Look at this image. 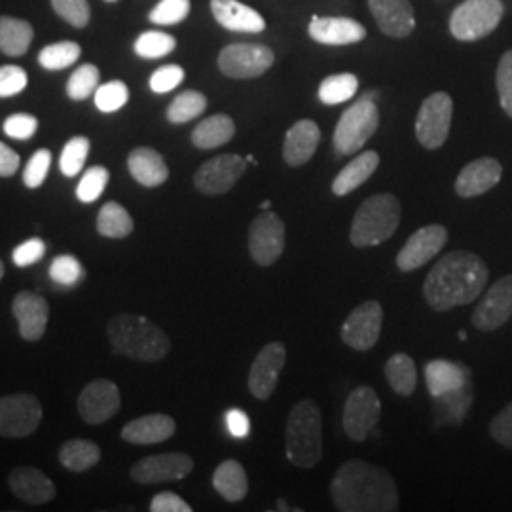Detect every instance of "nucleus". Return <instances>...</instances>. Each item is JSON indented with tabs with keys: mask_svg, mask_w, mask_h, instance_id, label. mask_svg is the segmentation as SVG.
<instances>
[{
	"mask_svg": "<svg viewBox=\"0 0 512 512\" xmlns=\"http://www.w3.org/2000/svg\"><path fill=\"white\" fill-rule=\"evenodd\" d=\"M490 270L471 251H452L442 256L423 283V296L429 308L450 311L473 304L484 293Z\"/></svg>",
	"mask_w": 512,
	"mask_h": 512,
	"instance_id": "1",
	"label": "nucleus"
},
{
	"mask_svg": "<svg viewBox=\"0 0 512 512\" xmlns=\"http://www.w3.org/2000/svg\"><path fill=\"white\" fill-rule=\"evenodd\" d=\"M332 503L342 512L399 511V490L385 469L361 459L346 461L330 482Z\"/></svg>",
	"mask_w": 512,
	"mask_h": 512,
	"instance_id": "2",
	"label": "nucleus"
},
{
	"mask_svg": "<svg viewBox=\"0 0 512 512\" xmlns=\"http://www.w3.org/2000/svg\"><path fill=\"white\" fill-rule=\"evenodd\" d=\"M112 351L143 363H158L171 351V340L164 330L145 317L120 313L114 315L107 327Z\"/></svg>",
	"mask_w": 512,
	"mask_h": 512,
	"instance_id": "3",
	"label": "nucleus"
},
{
	"mask_svg": "<svg viewBox=\"0 0 512 512\" xmlns=\"http://www.w3.org/2000/svg\"><path fill=\"white\" fill-rule=\"evenodd\" d=\"M287 459L300 469H313L323 458V416L315 401L294 404L285 431Z\"/></svg>",
	"mask_w": 512,
	"mask_h": 512,
	"instance_id": "4",
	"label": "nucleus"
},
{
	"mask_svg": "<svg viewBox=\"0 0 512 512\" xmlns=\"http://www.w3.org/2000/svg\"><path fill=\"white\" fill-rule=\"evenodd\" d=\"M401 224V202L393 194H376L366 198L357 209L349 241L353 247H376L393 238Z\"/></svg>",
	"mask_w": 512,
	"mask_h": 512,
	"instance_id": "5",
	"label": "nucleus"
},
{
	"mask_svg": "<svg viewBox=\"0 0 512 512\" xmlns=\"http://www.w3.org/2000/svg\"><path fill=\"white\" fill-rule=\"evenodd\" d=\"M380 126V112L376 105V92L368 93L351 105L334 129V148L340 156H349L365 147L366 141Z\"/></svg>",
	"mask_w": 512,
	"mask_h": 512,
	"instance_id": "6",
	"label": "nucleus"
},
{
	"mask_svg": "<svg viewBox=\"0 0 512 512\" xmlns=\"http://www.w3.org/2000/svg\"><path fill=\"white\" fill-rule=\"evenodd\" d=\"M503 18V0H465L450 18V33L473 42L494 33Z\"/></svg>",
	"mask_w": 512,
	"mask_h": 512,
	"instance_id": "7",
	"label": "nucleus"
},
{
	"mask_svg": "<svg viewBox=\"0 0 512 512\" xmlns=\"http://www.w3.org/2000/svg\"><path fill=\"white\" fill-rule=\"evenodd\" d=\"M452 114L454 101L448 93H433L421 103L416 118V137L421 147L435 150L446 143L452 128Z\"/></svg>",
	"mask_w": 512,
	"mask_h": 512,
	"instance_id": "8",
	"label": "nucleus"
},
{
	"mask_svg": "<svg viewBox=\"0 0 512 512\" xmlns=\"http://www.w3.org/2000/svg\"><path fill=\"white\" fill-rule=\"evenodd\" d=\"M40 421L42 404L35 395L18 393L0 397V437H29L37 431Z\"/></svg>",
	"mask_w": 512,
	"mask_h": 512,
	"instance_id": "9",
	"label": "nucleus"
},
{
	"mask_svg": "<svg viewBox=\"0 0 512 512\" xmlns=\"http://www.w3.org/2000/svg\"><path fill=\"white\" fill-rule=\"evenodd\" d=\"M382 416V403L374 387L359 385L349 393L344 406V431L349 439L363 442L378 425Z\"/></svg>",
	"mask_w": 512,
	"mask_h": 512,
	"instance_id": "10",
	"label": "nucleus"
},
{
	"mask_svg": "<svg viewBox=\"0 0 512 512\" xmlns=\"http://www.w3.org/2000/svg\"><path fill=\"white\" fill-rule=\"evenodd\" d=\"M274 52L262 44H230L219 54L220 73L228 78H256L274 65Z\"/></svg>",
	"mask_w": 512,
	"mask_h": 512,
	"instance_id": "11",
	"label": "nucleus"
},
{
	"mask_svg": "<svg viewBox=\"0 0 512 512\" xmlns=\"http://www.w3.org/2000/svg\"><path fill=\"white\" fill-rule=\"evenodd\" d=\"M384 308L376 300H366L359 308L351 311L344 321L340 336L342 342L355 351H368L374 348L382 334Z\"/></svg>",
	"mask_w": 512,
	"mask_h": 512,
	"instance_id": "12",
	"label": "nucleus"
},
{
	"mask_svg": "<svg viewBox=\"0 0 512 512\" xmlns=\"http://www.w3.org/2000/svg\"><path fill=\"white\" fill-rule=\"evenodd\" d=\"M285 251V222L272 211L258 215L249 226V253L258 266H272Z\"/></svg>",
	"mask_w": 512,
	"mask_h": 512,
	"instance_id": "13",
	"label": "nucleus"
},
{
	"mask_svg": "<svg viewBox=\"0 0 512 512\" xmlns=\"http://www.w3.org/2000/svg\"><path fill=\"white\" fill-rule=\"evenodd\" d=\"M247 169V160L238 154L217 156L196 171L194 184L205 196H220L230 192Z\"/></svg>",
	"mask_w": 512,
	"mask_h": 512,
	"instance_id": "14",
	"label": "nucleus"
},
{
	"mask_svg": "<svg viewBox=\"0 0 512 512\" xmlns=\"http://www.w3.org/2000/svg\"><path fill=\"white\" fill-rule=\"evenodd\" d=\"M512 317V274L497 279L473 311V325L480 332H494Z\"/></svg>",
	"mask_w": 512,
	"mask_h": 512,
	"instance_id": "15",
	"label": "nucleus"
},
{
	"mask_svg": "<svg viewBox=\"0 0 512 512\" xmlns=\"http://www.w3.org/2000/svg\"><path fill=\"white\" fill-rule=\"evenodd\" d=\"M448 241V230L440 224L423 226L414 232L397 255V268L401 272H414L439 255Z\"/></svg>",
	"mask_w": 512,
	"mask_h": 512,
	"instance_id": "16",
	"label": "nucleus"
},
{
	"mask_svg": "<svg viewBox=\"0 0 512 512\" xmlns=\"http://www.w3.org/2000/svg\"><path fill=\"white\" fill-rule=\"evenodd\" d=\"M194 459L181 452H169V454H158L150 458L137 461L129 475L139 484H162V482H173L183 480L192 473Z\"/></svg>",
	"mask_w": 512,
	"mask_h": 512,
	"instance_id": "17",
	"label": "nucleus"
},
{
	"mask_svg": "<svg viewBox=\"0 0 512 512\" xmlns=\"http://www.w3.org/2000/svg\"><path fill=\"white\" fill-rule=\"evenodd\" d=\"M122 406L120 391L110 380H93L78 397V412L90 425H101L118 414Z\"/></svg>",
	"mask_w": 512,
	"mask_h": 512,
	"instance_id": "18",
	"label": "nucleus"
},
{
	"mask_svg": "<svg viewBox=\"0 0 512 512\" xmlns=\"http://www.w3.org/2000/svg\"><path fill=\"white\" fill-rule=\"evenodd\" d=\"M287 361V349L281 342H272L260 349L249 372V391L260 401H268L274 395L279 374Z\"/></svg>",
	"mask_w": 512,
	"mask_h": 512,
	"instance_id": "19",
	"label": "nucleus"
},
{
	"mask_svg": "<svg viewBox=\"0 0 512 512\" xmlns=\"http://www.w3.org/2000/svg\"><path fill=\"white\" fill-rule=\"evenodd\" d=\"M12 313L18 319L19 334L27 342H37L48 329V302L37 293H19L12 302Z\"/></svg>",
	"mask_w": 512,
	"mask_h": 512,
	"instance_id": "20",
	"label": "nucleus"
},
{
	"mask_svg": "<svg viewBox=\"0 0 512 512\" xmlns=\"http://www.w3.org/2000/svg\"><path fill=\"white\" fill-rule=\"evenodd\" d=\"M503 177V165L495 158H478L465 165L456 179L459 198H476L490 192Z\"/></svg>",
	"mask_w": 512,
	"mask_h": 512,
	"instance_id": "21",
	"label": "nucleus"
},
{
	"mask_svg": "<svg viewBox=\"0 0 512 512\" xmlns=\"http://www.w3.org/2000/svg\"><path fill=\"white\" fill-rule=\"evenodd\" d=\"M368 6L378 27L387 37H408L416 27L410 0H368Z\"/></svg>",
	"mask_w": 512,
	"mask_h": 512,
	"instance_id": "22",
	"label": "nucleus"
},
{
	"mask_svg": "<svg viewBox=\"0 0 512 512\" xmlns=\"http://www.w3.org/2000/svg\"><path fill=\"white\" fill-rule=\"evenodd\" d=\"M310 37L325 46H346L365 40L366 29L351 18H321L313 16L310 23Z\"/></svg>",
	"mask_w": 512,
	"mask_h": 512,
	"instance_id": "23",
	"label": "nucleus"
},
{
	"mask_svg": "<svg viewBox=\"0 0 512 512\" xmlns=\"http://www.w3.org/2000/svg\"><path fill=\"white\" fill-rule=\"evenodd\" d=\"M12 494L29 505H44L55 497V484L37 467H18L8 476Z\"/></svg>",
	"mask_w": 512,
	"mask_h": 512,
	"instance_id": "24",
	"label": "nucleus"
},
{
	"mask_svg": "<svg viewBox=\"0 0 512 512\" xmlns=\"http://www.w3.org/2000/svg\"><path fill=\"white\" fill-rule=\"evenodd\" d=\"M211 12L224 29L234 33H262L266 29L264 18L238 0H211Z\"/></svg>",
	"mask_w": 512,
	"mask_h": 512,
	"instance_id": "25",
	"label": "nucleus"
},
{
	"mask_svg": "<svg viewBox=\"0 0 512 512\" xmlns=\"http://www.w3.org/2000/svg\"><path fill=\"white\" fill-rule=\"evenodd\" d=\"M319 141H321L319 126L313 120H298L285 135L283 158L287 165L300 167L308 164L319 147Z\"/></svg>",
	"mask_w": 512,
	"mask_h": 512,
	"instance_id": "26",
	"label": "nucleus"
},
{
	"mask_svg": "<svg viewBox=\"0 0 512 512\" xmlns=\"http://www.w3.org/2000/svg\"><path fill=\"white\" fill-rule=\"evenodd\" d=\"M175 429H177V423L173 418L165 414H148L124 425L122 439L129 444H139V446L160 444L171 439L175 435Z\"/></svg>",
	"mask_w": 512,
	"mask_h": 512,
	"instance_id": "27",
	"label": "nucleus"
},
{
	"mask_svg": "<svg viewBox=\"0 0 512 512\" xmlns=\"http://www.w3.org/2000/svg\"><path fill=\"white\" fill-rule=\"evenodd\" d=\"M128 169L131 177L147 188H156L169 179V167L164 156L154 148L139 147L129 152Z\"/></svg>",
	"mask_w": 512,
	"mask_h": 512,
	"instance_id": "28",
	"label": "nucleus"
},
{
	"mask_svg": "<svg viewBox=\"0 0 512 512\" xmlns=\"http://www.w3.org/2000/svg\"><path fill=\"white\" fill-rule=\"evenodd\" d=\"M473 380L471 370L461 363L435 359L425 365V382L431 397L456 391L461 385Z\"/></svg>",
	"mask_w": 512,
	"mask_h": 512,
	"instance_id": "29",
	"label": "nucleus"
},
{
	"mask_svg": "<svg viewBox=\"0 0 512 512\" xmlns=\"http://www.w3.org/2000/svg\"><path fill=\"white\" fill-rule=\"evenodd\" d=\"M378 165H380L378 152L366 150L363 154H359L336 175V179L332 181V192L336 196H348L372 177Z\"/></svg>",
	"mask_w": 512,
	"mask_h": 512,
	"instance_id": "30",
	"label": "nucleus"
},
{
	"mask_svg": "<svg viewBox=\"0 0 512 512\" xmlns=\"http://www.w3.org/2000/svg\"><path fill=\"white\" fill-rule=\"evenodd\" d=\"M473 404V380L461 385L456 391L433 397L435 408V425H459L465 420Z\"/></svg>",
	"mask_w": 512,
	"mask_h": 512,
	"instance_id": "31",
	"label": "nucleus"
},
{
	"mask_svg": "<svg viewBox=\"0 0 512 512\" xmlns=\"http://www.w3.org/2000/svg\"><path fill=\"white\" fill-rule=\"evenodd\" d=\"M236 135V124L226 114H215L205 118L192 131V143L202 150H213L230 143Z\"/></svg>",
	"mask_w": 512,
	"mask_h": 512,
	"instance_id": "32",
	"label": "nucleus"
},
{
	"mask_svg": "<svg viewBox=\"0 0 512 512\" xmlns=\"http://www.w3.org/2000/svg\"><path fill=\"white\" fill-rule=\"evenodd\" d=\"M213 486L226 501L238 503L249 492V480L243 465L236 459H226L215 469Z\"/></svg>",
	"mask_w": 512,
	"mask_h": 512,
	"instance_id": "33",
	"label": "nucleus"
},
{
	"mask_svg": "<svg viewBox=\"0 0 512 512\" xmlns=\"http://www.w3.org/2000/svg\"><path fill=\"white\" fill-rule=\"evenodd\" d=\"M385 378L391 385V389L401 395V397H410L416 391L418 385V370L416 363L410 355L406 353H395L393 357H389V361L385 363Z\"/></svg>",
	"mask_w": 512,
	"mask_h": 512,
	"instance_id": "34",
	"label": "nucleus"
},
{
	"mask_svg": "<svg viewBox=\"0 0 512 512\" xmlns=\"http://www.w3.org/2000/svg\"><path fill=\"white\" fill-rule=\"evenodd\" d=\"M101 459V448L92 440H67L59 450V461L73 473H84L95 467Z\"/></svg>",
	"mask_w": 512,
	"mask_h": 512,
	"instance_id": "35",
	"label": "nucleus"
},
{
	"mask_svg": "<svg viewBox=\"0 0 512 512\" xmlns=\"http://www.w3.org/2000/svg\"><path fill=\"white\" fill-rule=\"evenodd\" d=\"M33 42V27L29 21L18 18H0V52L19 57L29 50Z\"/></svg>",
	"mask_w": 512,
	"mask_h": 512,
	"instance_id": "36",
	"label": "nucleus"
},
{
	"mask_svg": "<svg viewBox=\"0 0 512 512\" xmlns=\"http://www.w3.org/2000/svg\"><path fill=\"white\" fill-rule=\"evenodd\" d=\"M97 232L103 238L124 239L133 232V219L118 202L105 203L97 217Z\"/></svg>",
	"mask_w": 512,
	"mask_h": 512,
	"instance_id": "37",
	"label": "nucleus"
},
{
	"mask_svg": "<svg viewBox=\"0 0 512 512\" xmlns=\"http://www.w3.org/2000/svg\"><path fill=\"white\" fill-rule=\"evenodd\" d=\"M359 90V80L351 73L330 74L319 86V99L325 105H340L349 101Z\"/></svg>",
	"mask_w": 512,
	"mask_h": 512,
	"instance_id": "38",
	"label": "nucleus"
},
{
	"mask_svg": "<svg viewBox=\"0 0 512 512\" xmlns=\"http://www.w3.org/2000/svg\"><path fill=\"white\" fill-rule=\"evenodd\" d=\"M205 109H207V97L196 90H186L171 101L167 109V120L171 124H186L202 116Z\"/></svg>",
	"mask_w": 512,
	"mask_h": 512,
	"instance_id": "39",
	"label": "nucleus"
},
{
	"mask_svg": "<svg viewBox=\"0 0 512 512\" xmlns=\"http://www.w3.org/2000/svg\"><path fill=\"white\" fill-rule=\"evenodd\" d=\"M80 54H82V50L76 42H55L40 52L38 63L46 71H63V69L74 65Z\"/></svg>",
	"mask_w": 512,
	"mask_h": 512,
	"instance_id": "40",
	"label": "nucleus"
},
{
	"mask_svg": "<svg viewBox=\"0 0 512 512\" xmlns=\"http://www.w3.org/2000/svg\"><path fill=\"white\" fill-rule=\"evenodd\" d=\"M90 139L88 137H73L61 152V158H59V169L65 177H76L82 167L86 164V158L90 154Z\"/></svg>",
	"mask_w": 512,
	"mask_h": 512,
	"instance_id": "41",
	"label": "nucleus"
},
{
	"mask_svg": "<svg viewBox=\"0 0 512 512\" xmlns=\"http://www.w3.org/2000/svg\"><path fill=\"white\" fill-rule=\"evenodd\" d=\"M177 46V40L162 31H147L135 40V54L143 59H160L171 54Z\"/></svg>",
	"mask_w": 512,
	"mask_h": 512,
	"instance_id": "42",
	"label": "nucleus"
},
{
	"mask_svg": "<svg viewBox=\"0 0 512 512\" xmlns=\"http://www.w3.org/2000/svg\"><path fill=\"white\" fill-rule=\"evenodd\" d=\"M99 69L95 65H80L67 82V95L73 101H84L99 88Z\"/></svg>",
	"mask_w": 512,
	"mask_h": 512,
	"instance_id": "43",
	"label": "nucleus"
},
{
	"mask_svg": "<svg viewBox=\"0 0 512 512\" xmlns=\"http://www.w3.org/2000/svg\"><path fill=\"white\" fill-rule=\"evenodd\" d=\"M109 169L103 165H93L90 167L84 177L80 179L78 188H76V198L82 203H93L101 198L109 184Z\"/></svg>",
	"mask_w": 512,
	"mask_h": 512,
	"instance_id": "44",
	"label": "nucleus"
},
{
	"mask_svg": "<svg viewBox=\"0 0 512 512\" xmlns=\"http://www.w3.org/2000/svg\"><path fill=\"white\" fill-rule=\"evenodd\" d=\"M95 97V107L101 112H116L122 109L129 101L128 86L120 80H110L107 84L99 86L97 92L93 93Z\"/></svg>",
	"mask_w": 512,
	"mask_h": 512,
	"instance_id": "45",
	"label": "nucleus"
},
{
	"mask_svg": "<svg viewBox=\"0 0 512 512\" xmlns=\"http://www.w3.org/2000/svg\"><path fill=\"white\" fill-rule=\"evenodd\" d=\"M190 14V0H160L148 19L156 25H177Z\"/></svg>",
	"mask_w": 512,
	"mask_h": 512,
	"instance_id": "46",
	"label": "nucleus"
},
{
	"mask_svg": "<svg viewBox=\"0 0 512 512\" xmlns=\"http://www.w3.org/2000/svg\"><path fill=\"white\" fill-rule=\"evenodd\" d=\"M52 6L57 16H61L76 29H84L90 23L88 0H52Z\"/></svg>",
	"mask_w": 512,
	"mask_h": 512,
	"instance_id": "47",
	"label": "nucleus"
},
{
	"mask_svg": "<svg viewBox=\"0 0 512 512\" xmlns=\"http://www.w3.org/2000/svg\"><path fill=\"white\" fill-rule=\"evenodd\" d=\"M82 275H84V270H82L78 258L71 255L57 256L50 266V277L63 287H73L82 279Z\"/></svg>",
	"mask_w": 512,
	"mask_h": 512,
	"instance_id": "48",
	"label": "nucleus"
},
{
	"mask_svg": "<svg viewBox=\"0 0 512 512\" xmlns=\"http://www.w3.org/2000/svg\"><path fill=\"white\" fill-rule=\"evenodd\" d=\"M495 84H497L501 109L505 110L512 118V50L505 52L499 59Z\"/></svg>",
	"mask_w": 512,
	"mask_h": 512,
	"instance_id": "49",
	"label": "nucleus"
},
{
	"mask_svg": "<svg viewBox=\"0 0 512 512\" xmlns=\"http://www.w3.org/2000/svg\"><path fill=\"white\" fill-rule=\"evenodd\" d=\"M50 165H52V152L46 150V148L37 150L31 156L29 164H27L25 171H23V183H25V186L27 188H38L40 184L44 183L46 177H48Z\"/></svg>",
	"mask_w": 512,
	"mask_h": 512,
	"instance_id": "50",
	"label": "nucleus"
},
{
	"mask_svg": "<svg viewBox=\"0 0 512 512\" xmlns=\"http://www.w3.org/2000/svg\"><path fill=\"white\" fill-rule=\"evenodd\" d=\"M184 80V69L179 65H165L150 76V90L154 93H167L181 86Z\"/></svg>",
	"mask_w": 512,
	"mask_h": 512,
	"instance_id": "51",
	"label": "nucleus"
},
{
	"mask_svg": "<svg viewBox=\"0 0 512 512\" xmlns=\"http://www.w3.org/2000/svg\"><path fill=\"white\" fill-rule=\"evenodd\" d=\"M38 129V120L33 114H12L4 122V133L12 139L27 141L31 139Z\"/></svg>",
	"mask_w": 512,
	"mask_h": 512,
	"instance_id": "52",
	"label": "nucleus"
},
{
	"mask_svg": "<svg viewBox=\"0 0 512 512\" xmlns=\"http://www.w3.org/2000/svg\"><path fill=\"white\" fill-rule=\"evenodd\" d=\"M27 73L16 67V65H6L0 67V97H14L27 88Z\"/></svg>",
	"mask_w": 512,
	"mask_h": 512,
	"instance_id": "53",
	"label": "nucleus"
},
{
	"mask_svg": "<svg viewBox=\"0 0 512 512\" xmlns=\"http://www.w3.org/2000/svg\"><path fill=\"white\" fill-rule=\"evenodd\" d=\"M46 255V245L40 238H31L23 241L12 253V260L19 268H27L37 264L42 256Z\"/></svg>",
	"mask_w": 512,
	"mask_h": 512,
	"instance_id": "54",
	"label": "nucleus"
},
{
	"mask_svg": "<svg viewBox=\"0 0 512 512\" xmlns=\"http://www.w3.org/2000/svg\"><path fill=\"white\" fill-rule=\"evenodd\" d=\"M490 435L497 444L512 450V403L507 404L492 420Z\"/></svg>",
	"mask_w": 512,
	"mask_h": 512,
	"instance_id": "55",
	"label": "nucleus"
},
{
	"mask_svg": "<svg viewBox=\"0 0 512 512\" xmlns=\"http://www.w3.org/2000/svg\"><path fill=\"white\" fill-rule=\"evenodd\" d=\"M150 511L152 512H192V507L173 492H162L156 495L150 501Z\"/></svg>",
	"mask_w": 512,
	"mask_h": 512,
	"instance_id": "56",
	"label": "nucleus"
},
{
	"mask_svg": "<svg viewBox=\"0 0 512 512\" xmlns=\"http://www.w3.org/2000/svg\"><path fill=\"white\" fill-rule=\"evenodd\" d=\"M226 425H228L230 435L236 437V439H245L249 435V429H251V421L247 418V414L241 412L238 408L226 412Z\"/></svg>",
	"mask_w": 512,
	"mask_h": 512,
	"instance_id": "57",
	"label": "nucleus"
},
{
	"mask_svg": "<svg viewBox=\"0 0 512 512\" xmlns=\"http://www.w3.org/2000/svg\"><path fill=\"white\" fill-rule=\"evenodd\" d=\"M19 167V154L0 141V177H12Z\"/></svg>",
	"mask_w": 512,
	"mask_h": 512,
	"instance_id": "58",
	"label": "nucleus"
},
{
	"mask_svg": "<svg viewBox=\"0 0 512 512\" xmlns=\"http://www.w3.org/2000/svg\"><path fill=\"white\" fill-rule=\"evenodd\" d=\"M277 511H293V509L287 505L285 499H279V501H277Z\"/></svg>",
	"mask_w": 512,
	"mask_h": 512,
	"instance_id": "59",
	"label": "nucleus"
},
{
	"mask_svg": "<svg viewBox=\"0 0 512 512\" xmlns=\"http://www.w3.org/2000/svg\"><path fill=\"white\" fill-rule=\"evenodd\" d=\"M245 160H247V164H256V160L253 158V154H249Z\"/></svg>",
	"mask_w": 512,
	"mask_h": 512,
	"instance_id": "60",
	"label": "nucleus"
},
{
	"mask_svg": "<svg viewBox=\"0 0 512 512\" xmlns=\"http://www.w3.org/2000/svg\"><path fill=\"white\" fill-rule=\"evenodd\" d=\"M260 209H262V211H268V209H270V202L262 203V205H260Z\"/></svg>",
	"mask_w": 512,
	"mask_h": 512,
	"instance_id": "61",
	"label": "nucleus"
},
{
	"mask_svg": "<svg viewBox=\"0 0 512 512\" xmlns=\"http://www.w3.org/2000/svg\"><path fill=\"white\" fill-rule=\"evenodd\" d=\"M459 338H461V340H467V332L461 330V332H459Z\"/></svg>",
	"mask_w": 512,
	"mask_h": 512,
	"instance_id": "62",
	"label": "nucleus"
},
{
	"mask_svg": "<svg viewBox=\"0 0 512 512\" xmlns=\"http://www.w3.org/2000/svg\"><path fill=\"white\" fill-rule=\"evenodd\" d=\"M2 275H4V264H2V260H0V279H2Z\"/></svg>",
	"mask_w": 512,
	"mask_h": 512,
	"instance_id": "63",
	"label": "nucleus"
},
{
	"mask_svg": "<svg viewBox=\"0 0 512 512\" xmlns=\"http://www.w3.org/2000/svg\"><path fill=\"white\" fill-rule=\"evenodd\" d=\"M107 2H116V0H107Z\"/></svg>",
	"mask_w": 512,
	"mask_h": 512,
	"instance_id": "64",
	"label": "nucleus"
}]
</instances>
